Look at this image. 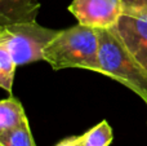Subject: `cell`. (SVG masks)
Here are the masks:
<instances>
[{
	"label": "cell",
	"mask_w": 147,
	"mask_h": 146,
	"mask_svg": "<svg viewBox=\"0 0 147 146\" xmlns=\"http://www.w3.org/2000/svg\"><path fill=\"white\" fill-rule=\"evenodd\" d=\"M54 70L79 67L103 75L99 64V41L97 28L78 23L58 35L44 49V59Z\"/></svg>",
	"instance_id": "6da1fadb"
},
{
	"label": "cell",
	"mask_w": 147,
	"mask_h": 146,
	"mask_svg": "<svg viewBox=\"0 0 147 146\" xmlns=\"http://www.w3.org/2000/svg\"><path fill=\"white\" fill-rule=\"evenodd\" d=\"M99 64L103 75L121 83L147 105V70L127 49L111 28H97Z\"/></svg>",
	"instance_id": "7a4b0ae2"
},
{
	"label": "cell",
	"mask_w": 147,
	"mask_h": 146,
	"mask_svg": "<svg viewBox=\"0 0 147 146\" xmlns=\"http://www.w3.org/2000/svg\"><path fill=\"white\" fill-rule=\"evenodd\" d=\"M58 32L43 27L36 21L14 22L0 26V44L8 48L17 66H23L44 59V49Z\"/></svg>",
	"instance_id": "3957f363"
},
{
	"label": "cell",
	"mask_w": 147,
	"mask_h": 146,
	"mask_svg": "<svg viewBox=\"0 0 147 146\" xmlns=\"http://www.w3.org/2000/svg\"><path fill=\"white\" fill-rule=\"evenodd\" d=\"M111 30L147 70V9H124Z\"/></svg>",
	"instance_id": "277c9868"
},
{
	"label": "cell",
	"mask_w": 147,
	"mask_h": 146,
	"mask_svg": "<svg viewBox=\"0 0 147 146\" xmlns=\"http://www.w3.org/2000/svg\"><path fill=\"white\" fill-rule=\"evenodd\" d=\"M69 10L81 25L111 28L124 12L121 0H74Z\"/></svg>",
	"instance_id": "5b68a950"
},
{
	"label": "cell",
	"mask_w": 147,
	"mask_h": 146,
	"mask_svg": "<svg viewBox=\"0 0 147 146\" xmlns=\"http://www.w3.org/2000/svg\"><path fill=\"white\" fill-rule=\"evenodd\" d=\"M39 9L36 0H0V26L36 21Z\"/></svg>",
	"instance_id": "8992f818"
},
{
	"label": "cell",
	"mask_w": 147,
	"mask_h": 146,
	"mask_svg": "<svg viewBox=\"0 0 147 146\" xmlns=\"http://www.w3.org/2000/svg\"><path fill=\"white\" fill-rule=\"evenodd\" d=\"M26 120L27 116L25 114L22 103L14 96L10 95L0 102V132L16 128Z\"/></svg>",
	"instance_id": "52a82bcc"
},
{
	"label": "cell",
	"mask_w": 147,
	"mask_h": 146,
	"mask_svg": "<svg viewBox=\"0 0 147 146\" xmlns=\"http://www.w3.org/2000/svg\"><path fill=\"white\" fill-rule=\"evenodd\" d=\"M0 146H36L28 120L9 131L0 132Z\"/></svg>",
	"instance_id": "ba28073f"
},
{
	"label": "cell",
	"mask_w": 147,
	"mask_h": 146,
	"mask_svg": "<svg viewBox=\"0 0 147 146\" xmlns=\"http://www.w3.org/2000/svg\"><path fill=\"white\" fill-rule=\"evenodd\" d=\"M83 137V146H110L114 140L111 126L107 120L99 122L97 126L86 131Z\"/></svg>",
	"instance_id": "9c48e42d"
},
{
	"label": "cell",
	"mask_w": 147,
	"mask_h": 146,
	"mask_svg": "<svg viewBox=\"0 0 147 146\" xmlns=\"http://www.w3.org/2000/svg\"><path fill=\"white\" fill-rule=\"evenodd\" d=\"M17 64L13 59L10 52L3 44H0V87L12 95L13 80H14Z\"/></svg>",
	"instance_id": "30bf717a"
},
{
	"label": "cell",
	"mask_w": 147,
	"mask_h": 146,
	"mask_svg": "<svg viewBox=\"0 0 147 146\" xmlns=\"http://www.w3.org/2000/svg\"><path fill=\"white\" fill-rule=\"evenodd\" d=\"M124 9L137 10V9H147V0H121Z\"/></svg>",
	"instance_id": "8fae6325"
},
{
	"label": "cell",
	"mask_w": 147,
	"mask_h": 146,
	"mask_svg": "<svg viewBox=\"0 0 147 146\" xmlns=\"http://www.w3.org/2000/svg\"><path fill=\"white\" fill-rule=\"evenodd\" d=\"M54 146H83V137L81 136H70L61 140Z\"/></svg>",
	"instance_id": "7c38bea8"
}]
</instances>
